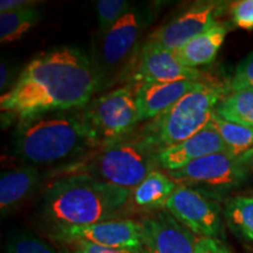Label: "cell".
<instances>
[{
	"label": "cell",
	"mask_w": 253,
	"mask_h": 253,
	"mask_svg": "<svg viewBox=\"0 0 253 253\" xmlns=\"http://www.w3.org/2000/svg\"><path fill=\"white\" fill-rule=\"evenodd\" d=\"M99 94L89 53L56 47L34 56L13 86L0 96L1 125L7 126L50 112L84 108Z\"/></svg>",
	"instance_id": "1"
},
{
	"label": "cell",
	"mask_w": 253,
	"mask_h": 253,
	"mask_svg": "<svg viewBox=\"0 0 253 253\" xmlns=\"http://www.w3.org/2000/svg\"><path fill=\"white\" fill-rule=\"evenodd\" d=\"M99 148L84 108L50 112L19 122L12 153L31 166L61 167Z\"/></svg>",
	"instance_id": "2"
},
{
	"label": "cell",
	"mask_w": 253,
	"mask_h": 253,
	"mask_svg": "<svg viewBox=\"0 0 253 253\" xmlns=\"http://www.w3.org/2000/svg\"><path fill=\"white\" fill-rule=\"evenodd\" d=\"M131 191L87 175L56 177L42 196V212L55 226H80L110 219L130 202Z\"/></svg>",
	"instance_id": "3"
},
{
	"label": "cell",
	"mask_w": 253,
	"mask_h": 253,
	"mask_svg": "<svg viewBox=\"0 0 253 253\" xmlns=\"http://www.w3.org/2000/svg\"><path fill=\"white\" fill-rule=\"evenodd\" d=\"M160 150L144 128L91 150L67 166L59 167L56 177L87 175L109 184L132 191L143 179L158 169Z\"/></svg>",
	"instance_id": "4"
},
{
	"label": "cell",
	"mask_w": 253,
	"mask_h": 253,
	"mask_svg": "<svg viewBox=\"0 0 253 253\" xmlns=\"http://www.w3.org/2000/svg\"><path fill=\"white\" fill-rule=\"evenodd\" d=\"M156 17L155 7L134 4L125 18L104 34H94L90 60L99 84V93L123 84L136 55L143 43V36Z\"/></svg>",
	"instance_id": "5"
},
{
	"label": "cell",
	"mask_w": 253,
	"mask_h": 253,
	"mask_svg": "<svg viewBox=\"0 0 253 253\" xmlns=\"http://www.w3.org/2000/svg\"><path fill=\"white\" fill-rule=\"evenodd\" d=\"M229 87L205 84L143 126L158 150L172 147L203 130Z\"/></svg>",
	"instance_id": "6"
},
{
	"label": "cell",
	"mask_w": 253,
	"mask_h": 253,
	"mask_svg": "<svg viewBox=\"0 0 253 253\" xmlns=\"http://www.w3.org/2000/svg\"><path fill=\"white\" fill-rule=\"evenodd\" d=\"M84 110L99 147L126 137L140 123L132 84H122L95 96Z\"/></svg>",
	"instance_id": "7"
},
{
	"label": "cell",
	"mask_w": 253,
	"mask_h": 253,
	"mask_svg": "<svg viewBox=\"0 0 253 253\" xmlns=\"http://www.w3.org/2000/svg\"><path fill=\"white\" fill-rule=\"evenodd\" d=\"M166 172L177 185L198 190L216 199L242 185L250 173L238 157L227 153L209 155L182 169Z\"/></svg>",
	"instance_id": "8"
},
{
	"label": "cell",
	"mask_w": 253,
	"mask_h": 253,
	"mask_svg": "<svg viewBox=\"0 0 253 253\" xmlns=\"http://www.w3.org/2000/svg\"><path fill=\"white\" fill-rule=\"evenodd\" d=\"M211 82L198 68L182 65L175 53L144 39L123 84L137 87L153 82Z\"/></svg>",
	"instance_id": "9"
},
{
	"label": "cell",
	"mask_w": 253,
	"mask_h": 253,
	"mask_svg": "<svg viewBox=\"0 0 253 253\" xmlns=\"http://www.w3.org/2000/svg\"><path fill=\"white\" fill-rule=\"evenodd\" d=\"M166 209L196 237L218 239L224 235L218 201L198 190L178 185Z\"/></svg>",
	"instance_id": "10"
},
{
	"label": "cell",
	"mask_w": 253,
	"mask_h": 253,
	"mask_svg": "<svg viewBox=\"0 0 253 253\" xmlns=\"http://www.w3.org/2000/svg\"><path fill=\"white\" fill-rule=\"evenodd\" d=\"M50 239L81 240L110 249L141 251V229L137 220L107 219L80 226H55L50 229Z\"/></svg>",
	"instance_id": "11"
},
{
	"label": "cell",
	"mask_w": 253,
	"mask_h": 253,
	"mask_svg": "<svg viewBox=\"0 0 253 253\" xmlns=\"http://www.w3.org/2000/svg\"><path fill=\"white\" fill-rule=\"evenodd\" d=\"M224 5L219 2H196L171 21L158 27L145 39L175 52L205 32L216 26Z\"/></svg>",
	"instance_id": "12"
},
{
	"label": "cell",
	"mask_w": 253,
	"mask_h": 253,
	"mask_svg": "<svg viewBox=\"0 0 253 253\" xmlns=\"http://www.w3.org/2000/svg\"><path fill=\"white\" fill-rule=\"evenodd\" d=\"M137 221L142 253H195L197 237L167 209L151 211Z\"/></svg>",
	"instance_id": "13"
},
{
	"label": "cell",
	"mask_w": 253,
	"mask_h": 253,
	"mask_svg": "<svg viewBox=\"0 0 253 253\" xmlns=\"http://www.w3.org/2000/svg\"><path fill=\"white\" fill-rule=\"evenodd\" d=\"M205 84L212 82L175 81V82H153L136 87V103L138 110V122H149L161 114L167 112L183 99Z\"/></svg>",
	"instance_id": "14"
},
{
	"label": "cell",
	"mask_w": 253,
	"mask_h": 253,
	"mask_svg": "<svg viewBox=\"0 0 253 253\" xmlns=\"http://www.w3.org/2000/svg\"><path fill=\"white\" fill-rule=\"evenodd\" d=\"M218 153H227V148L216 129L209 123L192 137L161 150L157 157L158 169L173 171L199 158Z\"/></svg>",
	"instance_id": "15"
},
{
	"label": "cell",
	"mask_w": 253,
	"mask_h": 253,
	"mask_svg": "<svg viewBox=\"0 0 253 253\" xmlns=\"http://www.w3.org/2000/svg\"><path fill=\"white\" fill-rule=\"evenodd\" d=\"M41 172L36 166H24L5 170L0 175V210L1 216L21 204L40 184Z\"/></svg>",
	"instance_id": "16"
},
{
	"label": "cell",
	"mask_w": 253,
	"mask_h": 253,
	"mask_svg": "<svg viewBox=\"0 0 253 253\" xmlns=\"http://www.w3.org/2000/svg\"><path fill=\"white\" fill-rule=\"evenodd\" d=\"M229 30L230 26L227 23L217 24L205 33L179 47L173 53L178 61L186 67L198 68L199 66L209 65L216 59Z\"/></svg>",
	"instance_id": "17"
},
{
	"label": "cell",
	"mask_w": 253,
	"mask_h": 253,
	"mask_svg": "<svg viewBox=\"0 0 253 253\" xmlns=\"http://www.w3.org/2000/svg\"><path fill=\"white\" fill-rule=\"evenodd\" d=\"M177 186L166 171L156 169L132 190L130 201L148 211L163 210Z\"/></svg>",
	"instance_id": "18"
},
{
	"label": "cell",
	"mask_w": 253,
	"mask_h": 253,
	"mask_svg": "<svg viewBox=\"0 0 253 253\" xmlns=\"http://www.w3.org/2000/svg\"><path fill=\"white\" fill-rule=\"evenodd\" d=\"M42 17L38 6L0 13V42H13L36 27Z\"/></svg>",
	"instance_id": "19"
},
{
	"label": "cell",
	"mask_w": 253,
	"mask_h": 253,
	"mask_svg": "<svg viewBox=\"0 0 253 253\" xmlns=\"http://www.w3.org/2000/svg\"><path fill=\"white\" fill-rule=\"evenodd\" d=\"M214 113L225 121L253 128V90L232 91L218 103Z\"/></svg>",
	"instance_id": "20"
},
{
	"label": "cell",
	"mask_w": 253,
	"mask_h": 253,
	"mask_svg": "<svg viewBox=\"0 0 253 253\" xmlns=\"http://www.w3.org/2000/svg\"><path fill=\"white\" fill-rule=\"evenodd\" d=\"M209 123L216 129L226 145L227 153L232 156L239 157L253 147V128L225 121L216 113L212 114Z\"/></svg>",
	"instance_id": "21"
},
{
	"label": "cell",
	"mask_w": 253,
	"mask_h": 253,
	"mask_svg": "<svg viewBox=\"0 0 253 253\" xmlns=\"http://www.w3.org/2000/svg\"><path fill=\"white\" fill-rule=\"evenodd\" d=\"M224 214L229 225L250 240H253V196L227 198Z\"/></svg>",
	"instance_id": "22"
},
{
	"label": "cell",
	"mask_w": 253,
	"mask_h": 253,
	"mask_svg": "<svg viewBox=\"0 0 253 253\" xmlns=\"http://www.w3.org/2000/svg\"><path fill=\"white\" fill-rule=\"evenodd\" d=\"M134 4L126 0H99L96 1L97 31L95 34H104L109 32L121 19L129 13Z\"/></svg>",
	"instance_id": "23"
},
{
	"label": "cell",
	"mask_w": 253,
	"mask_h": 253,
	"mask_svg": "<svg viewBox=\"0 0 253 253\" xmlns=\"http://www.w3.org/2000/svg\"><path fill=\"white\" fill-rule=\"evenodd\" d=\"M6 253H59L48 243L30 232H19L8 240Z\"/></svg>",
	"instance_id": "24"
},
{
	"label": "cell",
	"mask_w": 253,
	"mask_h": 253,
	"mask_svg": "<svg viewBox=\"0 0 253 253\" xmlns=\"http://www.w3.org/2000/svg\"><path fill=\"white\" fill-rule=\"evenodd\" d=\"M56 245L59 253H142L136 250L125 249H110L103 246L94 245L90 243L81 242V240H53Z\"/></svg>",
	"instance_id": "25"
},
{
	"label": "cell",
	"mask_w": 253,
	"mask_h": 253,
	"mask_svg": "<svg viewBox=\"0 0 253 253\" xmlns=\"http://www.w3.org/2000/svg\"><path fill=\"white\" fill-rule=\"evenodd\" d=\"M230 93L239 90H253V52L237 66L229 84Z\"/></svg>",
	"instance_id": "26"
},
{
	"label": "cell",
	"mask_w": 253,
	"mask_h": 253,
	"mask_svg": "<svg viewBox=\"0 0 253 253\" xmlns=\"http://www.w3.org/2000/svg\"><path fill=\"white\" fill-rule=\"evenodd\" d=\"M231 17L236 26L243 30H253V0H240L230 6Z\"/></svg>",
	"instance_id": "27"
},
{
	"label": "cell",
	"mask_w": 253,
	"mask_h": 253,
	"mask_svg": "<svg viewBox=\"0 0 253 253\" xmlns=\"http://www.w3.org/2000/svg\"><path fill=\"white\" fill-rule=\"evenodd\" d=\"M195 253H231L219 239L197 237L195 244Z\"/></svg>",
	"instance_id": "28"
},
{
	"label": "cell",
	"mask_w": 253,
	"mask_h": 253,
	"mask_svg": "<svg viewBox=\"0 0 253 253\" xmlns=\"http://www.w3.org/2000/svg\"><path fill=\"white\" fill-rule=\"evenodd\" d=\"M15 67L11 65L7 60L1 59L0 62V90L4 94L15 82Z\"/></svg>",
	"instance_id": "29"
},
{
	"label": "cell",
	"mask_w": 253,
	"mask_h": 253,
	"mask_svg": "<svg viewBox=\"0 0 253 253\" xmlns=\"http://www.w3.org/2000/svg\"><path fill=\"white\" fill-rule=\"evenodd\" d=\"M37 4L39 2L34 1V0H1L0 1V13L38 6Z\"/></svg>",
	"instance_id": "30"
},
{
	"label": "cell",
	"mask_w": 253,
	"mask_h": 253,
	"mask_svg": "<svg viewBox=\"0 0 253 253\" xmlns=\"http://www.w3.org/2000/svg\"><path fill=\"white\" fill-rule=\"evenodd\" d=\"M239 162L244 166L249 171H253V147L238 157Z\"/></svg>",
	"instance_id": "31"
}]
</instances>
